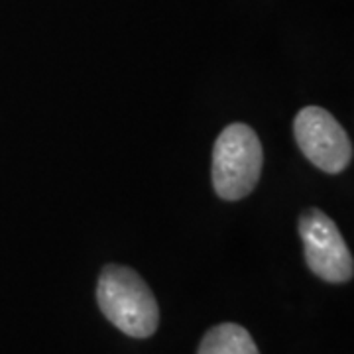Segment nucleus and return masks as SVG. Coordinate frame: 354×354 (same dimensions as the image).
Segmentation results:
<instances>
[{
	"label": "nucleus",
	"instance_id": "1",
	"mask_svg": "<svg viewBox=\"0 0 354 354\" xmlns=\"http://www.w3.org/2000/svg\"><path fill=\"white\" fill-rule=\"evenodd\" d=\"M97 301L102 315L132 339H148L160 325V307L152 290L127 266L102 268Z\"/></svg>",
	"mask_w": 354,
	"mask_h": 354
},
{
	"label": "nucleus",
	"instance_id": "2",
	"mask_svg": "<svg viewBox=\"0 0 354 354\" xmlns=\"http://www.w3.org/2000/svg\"><path fill=\"white\" fill-rule=\"evenodd\" d=\"M264 150L260 138L246 124H230L213 148V185L225 201H239L250 195L262 176Z\"/></svg>",
	"mask_w": 354,
	"mask_h": 354
},
{
	"label": "nucleus",
	"instance_id": "3",
	"mask_svg": "<svg viewBox=\"0 0 354 354\" xmlns=\"http://www.w3.org/2000/svg\"><path fill=\"white\" fill-rule=\"evenodd\" d=\"M299 150L311 164L325 174H341L353 160V144L337 118L321 109L307 106L293 122Z\"/></svg>",
	"mask_w": 354,
	"mask_h": 354
},
{
	"label": "nucleus",
	"instance_id": "4",
	"mask_svg": "<svg viewBox=\"0 0 354 354\" xmlns=\"http://www.w3.org/2000/svg\"><path fill=\"white\" fill-rule=\"evenodd\" d=\"M299 236L304 241L309 270L325 281H351L354 264L341 230L321 209H307L299 218Z\"/></svg>",
	"mask_w": 354,
	"mask_h": 354
},
{
	"label": "nucleus",
	"instance_id": "5",
	"mask_svg": "<svg viewBox=\"0 0 354 354\" xmlns=\"http://www.w3.org/2000/svg\"><path fill=\"white\" fill-rule=\"evenodd\" d=\"M197 354H260L252 335L236 323H221L203 337Z\"/></svg>",
	"mask_w": 354,
	"mask_h": 354
}]
</instances>
